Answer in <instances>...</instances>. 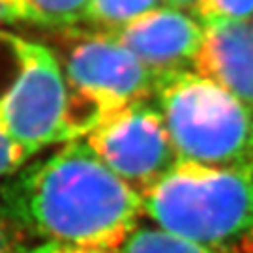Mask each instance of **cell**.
Masks as SVG:
<instances>
[{"instance_id":"cell-1","label":"cell","mask_w":253,"mask_h":253,"mask_svg":"<svg viewBox=\"0 0 253 253\" xmlns=\"http://www.w3.org/2000/svg\"><path fill=\"white\" fill-rule=\"evenodd\" d=\"M9 221L42 242L120 253L145 214L143 197L103 163L84 139L21 167L2 184Z\"/></svg>"},{"instance_id":"cell-2","label":"cell","mask_w":253,"mask_h":253,"mask_svg":"<svg viewBox=\"0 0 253 253\" xmlns=\"http://www.w3.org/2000/svg\"><path fill=\"white\" fill-rule=\"evenodd\" d=\"M158 229L219 253L253 242V163L178 162L143 195Z\"/></svg>"},{"instance_id":"cell-3","label":"cell","mask_w":253,"mask_h":253,"mask_svg":"<svg viewBox=\"0 0 253 253\" xmlns=\"http://www.w3.org/2000/svg\"><path fill=\"white\" fill-rule=\"evenodd\" d=\"M154 103L167 124L178 162L253 163V109L195 72L156 81Z\"/></svg>"},{"instance_id":"cell-4","label":"cell","mask_w":253,"mask_h":253,"mask_svg":"<svg viewBox=\"0 0 253 253\" xmlns=\"http://www.w3.org/2000/svg\"><path fill=\"white\" fill-rule=\"evenodd\" d=\"M64 81L72 139H84L122 109L154 101L156 79L113 32H70Z\"/></svg>"},{"instance_id":"cell-5","label":"cell","mask_w":253,"mask_h":253,"mask_svg":"<svg viewBox=\"0 0 253 253\" xmlns=\"http://www.w3.org/2000/svg\"><path fill=\"white\" fill-rule=\"evenodd\" d=\"M0 120L28 158L49 145L73 141L62 68L47 47L25 42L17 79L0 101Z\"/></svg>"},{"instance_id":"cell-6","label":"cell","mask_w":253,"mask_h":253,"mask_svg":"<svg viewBox=\"0 0 253 253\" xmlns=\"http://www.w3.org/2000/svg\"><path fill=\"white\" fill-rule=\"evenodd\" d=\"M84 141L141 197L178 163L167 124L154 101L122 109L98 124Z\"/></svg>"},{"instance_id":"cell-7","label":"cell","mask_w":253,"mask_h":253,"mask_svg":"<svg viewBox=\"0 0 253 253\" xmlns=\"http://www.w3.org/2000/svg\"><path fill=\"white\" fill-rule=\"evenodd\" d=\"M156 81L182 72H193L203 45L205 25L188 11L163 6L117 32Z\"/></svg>"},{"instance_id":"cell-8","label":"cell","mask_w":253,"mask_h":253,"mask_svg":"<svg viewBox=\"0 0 253 253\" xmlns=\"http://www.w3.org/2000/svg\"><path fill=\"white\" fill-rule=\"evenodd\" d=\"M193 72L253 109V32L248 21L210 17Z\"/></svg>"},{"instance_id":"cell-9","label":"cell","mask_w":253,"mask_h":253,"mask_svg":"<svg viewBox=\"0 0 253 253\" xmlns=\"http://www.w3.org/2000/svg\"><path fill=\"white\" fill-rule=\"evenodd\" d=\"M90 0H11L6 23L73 28L86 21Z\"/></svg>"},{"instance_id":"cell-10","label":"cell","mask_w":253,"mask_h":253,"mask_svg":"<svg viewBox=\"0 0 253 253\" xmlns=\"http://www.w3.org/2000/svg\"><path fill=\"white\" fill-rule=\"evenodd\" d=\"M163 6H167L165 0H90L86 21L98 27V30L117 34L137 19Z\"/></svg>"},{"instance_id":"cell-11","label":"cell","mask_w":253,"mask_h":253,"mask_svg":"<svg viewBox=\"0 0 253 253\" xmlns=\"http://www.w3.org/2000/svg\"><path fill=\"white\" fill-rule=\"evenodd\" d=\"M120 253H219L158 227H137Z\"/></svg>"},{"instance_id":"cell-12","label":"cell","mask_w":253,"mask_h":253,"mask_svg":"<svg viewBox=\"0 0 253 253\" xmlns=\"http://www.w3.org/2000/svg\"><path fill=\"white\" fill-rule=\"evenodd\" d=\"M210 17H225L250 21L253 17V0H203L201 21Z\"/></svg>"},{"instance_id":"cell-13","label":"cell","mask_w":253,"mask_h":253,"mask_svg":"<svg viewBox=\"0 0 253 253\" xmlns=\"http://www.w3.org/2000/svg\"><path fill=\"white\" fill-rule=\"evenodd\" d=\"M28 156L11 139L4 122L0 120V180L9 178L27 163Z\"/></svg>"},{"instance_id":"cell-14","label":"cell","mask_w":253,"mask_h":253,"mask_svg":"<svg viewBox=\"0 0 253 253\" xmlns=\"http://www.w3.org/2000/svg\"><path fill=\"white\" fill-rule=\"evenodd\" d=\"M21 253H103V252L77 248V246L56 244V242H40V244L32 246V248H23Z\"/></svg>"},{"instance_id":"cell-15","label":"cell","mask_w":253,"mask_h":253,"mask_svg":"<svg viewBox=\"0 0 253 253\" xmlns=\"http://www.w3.org/2000/svg\"><path fill=\"white\" fill-rule=\"evenodd\" d=\"M23 246L19 244L17 236L11 233L9 225L0 217V253H21Z\"/></svg>"},{"instance_id":"cell-16","label":"cell","mask_w":253,"mask_h":253,"mask_svg":"<svg viewBox=\"0 0 253 253\" xmlns=\"http://www.w3.org/2000/svg\"><path fill=\"white\" fill-rule=\"evenodd\" d=\"M167 6L182 11H188L191 15H195L197 19H201V9H203V0H165Z\"/></svg>"},{"instance_id":"cell-17","label":"cell","mask_w":253,"mask_h":253,"mask_svg":"<svg viewBox=\"0 0 253 253\" xmlns=\"http://www.w3.org/2000/svg\"><path fill=\"white\" fill-rule=\"evenodd\" d=\"M9 4H11V0H0V23H4V21H6Z\"/></svg>"},{"instance_id":"cell-18","label":"cell","mask_w":253,"mask_h":253,"mask_svg":"<svg viewBox=\"0 0 253 253\" xmlns=\"http://www.w3.org/2000/svg\"><path fill=\"white\" fill-rule=\"evenodd\" d=\"M252 32H253V25H252Z\"/></svg>"}]
</instances>
